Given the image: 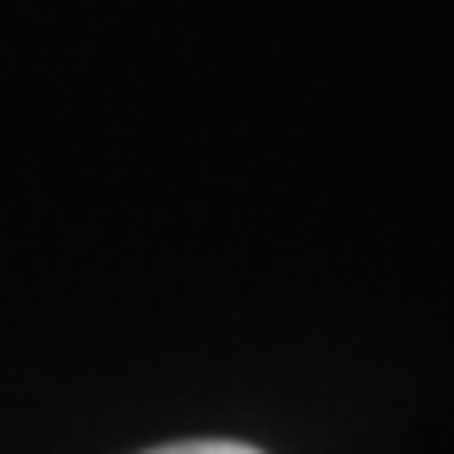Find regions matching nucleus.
Wrapping results in <instances>:
<instances>
[{
	"mask_svg": "<svg viewBox=\"0 0 454 454\" xmlns=\"http://www.w3.org/2000/svg\"><path fill=\"white\" fill-rule=\"evenodd\" d=\"M143 454H263V449H252V443H231V438H186V443L143 449Z\"/></svg>",
	"mask_w": 454,
	"mask_h": 454,
	"instance_id": "nucleus-1",
	"label": "nucleus"
}]
</instances>
